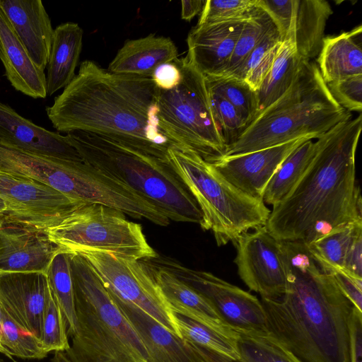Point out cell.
<instances>
[{
    "mask_svg": "<svg viewBox=\"0 0 362 362\" xmlns=\"http://www.w3.org/2000/svg\"><path fill=\"white\" fill-rule=\"evenodd\" d=\"M286 279L278 300L261 298L267 335L303 362H351L354 305L299 242H281Z\"/></svg>",
    "mask_w": 362,
    "mask_h": 362,
    "instance_id": "obj_1",
    "label": "cell"
},
{
    "mask_svg": "<svg viewBox=\"0 0 362 362\" xmlns=\"http://www.w3.org/2000/svg\"><path fill=\"white\" fill-rule=\"evenodd\" d=\"M361 127L359 113L317 139L307 169L288 195L272 206L264 226L277 240L308 245L337 228L362 221L355 167Z\"/></svg>",
    "mask_w": 362,
    "mask_h": 362,
    "instance_id": "obj_2",
    "label": "cell"
},
{
    "mask_svg": "<svg viewBox=\"0 0 362 362\" xmlns=\"http://www.w3.org/2000/svg\"><path fill=\"white\" fill-rule=\"evenodd\" d=\"M157 91L151 76L114 74L86 60L46 111L59 132L100 134L168 161L173 145L159 127Z\"/></svg>",
    "mask_w": 362,
    "mask_h": 362,
    "instance_id": "obj_3",
    "label": "cell"
},
{
    "mask_svg": "<svg viewBox=\"0 0 362 362\" xmlns=\"http://www.w3.org/2000/svg\"><path fill=\"white\" fill-rule=\"evenodd\" d=\"M352 118L331 95L317 63L302 61L287 91L261 112L224 156L244 154L301 138L318 139L337 124Z\"/></svg>",
    "mask_w": 362,
    "mask_h": 362,
    "instance_id": "obj_4",
    "label": "cell"
},
{
    "mask_svg": "<svg viewBox=\"0 0 362 362\" xmlns=\"http://www.w3.org/2000/svg\"><path fill=\"white\" fill-rule=\"evenodd\" d=\"M67 135L83 161L132 189L169 220L201 223L198 205L169 161L100 134Z\"/></svg>",
    "mask_w": 362,
    "mask_h": 362,
    "instance_id": "obj_5",
    "label": "cell"
},
{
    "mask_svg": "<svg viewBox=\"0 0 362 362\" xmlns=\"http://www.w3.org/2000/svg\"><path fill=\"white\" fill-rule=\"evenodd\" d=\"M76 330L65 351L71 362H151L136 330L79 254H71Z\"/></svg>",
    "mask_w": 362,
    "mask_h": 362,
    "instance_id": "obj_6",
    "label": "cell"
},
{
    "mask_svg": "<svg viewBox=\"0 0 362 362\" xmlns=\"http://www.w3.org/2000/svg\"><path fill=\"white\" fill-rule=\"evenodd\" d=\"M168 157L198 205L201 228L211 231L218 246L265 226L271 210L263 201L238 189L199 154L171 146Z\"/></svg>",
    "mask_w": 362,
    "mask_h": 362,
    "instance_id": "obj_7",
    "label": "cell"
},
{
    "mask_svg": "<svg viewBox=\"0 0 362 362\" xmlns=\"http://www.w3.org/2000/svg\"><path fill=\"white\" fill-rule=\"evenodd\" d=\"M174 62L182 80L172 90L158 88L159 127L174 146L192 150L212 163L225 156L227 146L213 115L204 76L186 56Z\"/></svg>",
    "mask_w": 362,
    "mask_h": 362,
    "instance_id": "obj_8",
    "label": "cell"
},
{
    "mask_svg": "<svg viewBox=\"0 0 362 362\" xmlns=\"http://www.w3.org/2000/svg\"><path fill=\"white\" fill-rule=\"evenodd\" d=\"M46 234L61 250L69 253L102 252L134 260L158 256L140 224L117 209L97 203L78 204Z\"/></svg>",
    "mask_w": 362,
    "mask_h": 362,
    "instance_id": "obj_9",
    "label": "cell"
},
{
    "mask_svg": "<svg viewBox=\"0 0 362 362\" xmlns=\"http://www.w3.org/2000/svg\"><path fill=\"white\" fill-rule=\"evenodd\" d=\"M78 254L86 259L113 297L135 305L182 338L175 313L141 260L102 252Z\"/></svg>",
    "mask_w": 362,
    "mask_h": 362,
    "instance_id": "obj_10",
    "label": "cell"
},
{
    "mask_svg": "<svg viewBox=\"0 0 362 362\" xmlns=\"http://www.w3.org/2000/svg\"><path fill=\"white\" fill-rule=\"evenodd\" d=\"M146 260L170 271L204 295L238 334H267L264 309L257 296L211 272L189 269L170 258L158 256Z\"/></svg>",
    "mask_w": 362,
    "mask_h": 362,
    "instance_id": "obj_11",
    "label": "cell"
},
{
    "mask_svg": "<svg viewBox=\"0 0 362 362\" xmlns=\"http://www.w3.org/2000/svg\"><path fill=\"white\" fill-rule=\"evenodd\" d=\"M0 199L6 206L3 220L43 233L81 203L40 182L1 169Z\"/></svg>",
    "mask_w": 362,
    "mask_h": 362,
    "instance_id": "obj_12",
    "label": "cell"
},
{
    "mask_svg": "<svg viewBox=\"0 0 362 362\" xmlns=\"http://www.w3.org/2000/svg\"><path fill=\"white\" fill-rule=\"evenodd\" d=\"M233 244L234 262L247 288L263 298H281L286 286L281 242L262 226L242 234Z\"/></svg>",
    "mask_w": 362,
    "mask_h": 362,
    "instance_id": "obj_13",
    "label": "cell"
},
{
    "mask_svg": "<svg viewBox=\"0 0 362 362\" xmlns=\"http://www.w3.org/2000/svg\"><path fill=\"white\" fill-rule=\"evenodd\" d=\"M274 23L281 41L288 42L302 61H312L321 49L327 22L333 11L325 0H258Z\"/></svg>",
    "mask_w": 362,
    "mask_h": 362,
    "instance_id": "obj_14",
    "label": "cell"
},
{
    "mask_svg": "<svg viewBox=\"0 0 362 362\" xmlns=\"http://www.w3.org/2000/svg\"><path fill=\"white\" fill-rule=\"evenodd\" d=\"M50 294L45 274L0 273V306L20 326L40 339Z\"/></svg>",
    "mask_w": 362,
    "mask_h": 362,
    "instance_id": "obj_15",
    "label": "cell"
},
{
    "mask_svg": "<svg viewBox=\"0 0 362 362\" xmlns=\"http://www.w3.org/2000/svg\"><path fill=\"white\" fill-rule=\"evenodd\" d=\"M307 138L244 154L223 156L211 165L230 183L246 194L262 200L272 177L284 160Z\"/></svg>",
    "mask_w": 362,
    "mask_h": 362,
    "instance_id": "obj_16",
    "label": "cell"
},
{
    "mask_svg": "<svg viewBox=\"0 0 362 362\" xmlns=\"http://www.w3.org/2000/svg\"><path fill=\"white\" fill-rule=\"evenodd\" d=\"M59 250L46 233L0 220V273L46 274Z\"/></svg>",
    "mask_w": 362,
    "mask_h": 362,
    "instance_id": "obj_17",
    "label": "cell"
},
{
    "mask_svg": "<svg viewBox=\"0 0 362 362\" xmlns=\"http://www.w3.org/2000/svg\"><path fill=\"white\" fill-rule=\"evenodd\" d=\"M141 261L148 269L175 313L230 339H238L239 334L221 318L211 303L204 295L170 271L157 267L147 260Z\"/></svg>",
    "mask_w": 362,
    "mask_h": 362,
    "instance_id": "obj_18",
    "label": "cell"
},
{
    "mask_svg": "<svg viewBox=\"0 0 362 362\" xmlns=\"http://www.w3.org/2000/svg\"><path fill=\"white\" fill-rule=\"evenodd\" d=\"M245 22L197 25L188 34L186 57L204 76H222Z\"/></svg>",
    "mask_w": 362,
    "mask_h": 362,
    "instance_id": "obj_19",
    "label": "cell"
},
{
    "mask_svg": "<svg viewBox=\"0 0 362 362\" xmlns=\"http://www.w3.org/2000/svg\"><path fill=\"white\" fill-rule=\"evenodd\" d=\"M0 141L48 156L83 161L69 136L44 129L0 102Z\"/></svg>",
    "mask_w": 362,
    "mask_h": 362,
    "instance_id": "obj_20",
    "label": "cell"
},
{
    "mask_svg": "<svg viewBox=\"0 0 362 362\" xmlns=\"http://www.w3.org/2000/svg\"><path fill=\"white\" fill-rule=\"evenodd\" d=\"M113 298L141 337L151 362H209L200 346L169 332L135 305Z\"/></svg>",
    "mask_w": 362,
    "mask_h": 362,
    "instance_id": "obj_21",
    "label": "cell"
},
{
    "mask_svg": "<svg viewBox=\"0 0 362 362\" xmlns=\"http://www.w3.org/2000/svg\"><path fill=\"white\" fill-rule=\"evenodd\" d=\"M0 6L35 64L47 68L54 30L40 0H0Z\"/></svg>",
    "mask_w": 362,
    "mask_h": 362,
    "instance_id": "obj_22",
    "label": "cell"
},
{
    "mask_svg": "<svg viewBox=\"0 0 362 362\" xmlns=\"http://www.w3.org/2000/svg\"><path fill=\"white\" fill-rule=\"evenodd\" d=\"M0 59L16 90L33 98L47 97L45 71L32 61L1 6Z\"/></svg>",
    "mask_w": 362,
    "mask_h": 362,
    "instance_id": "obj_23",
    "label": "cell"
},
{
    "mask_svg": "<svg viewBox=\"0 0 362 362\" xmlns=\"http://www.w3.org/2000/svg\"><path fill=\"white\" fill-rule=\"evenodd\" d=\"M177 58V49L170 38L150 34L127 41L107 70L118 74L151 76L158 66Z\"/></svg>",
    "mask_w": 362,
    "mask_h": 362,
    "instance_id": "obj_24",
    "label": "cell"
},
{
    "mask_svg": "<svg viewBox=\"0 0 362 362\" xmlns=\"http://www.w3.org/2000/svg\"><path fill=\"white\" fill-rule=\"evenodd\" d=\"M317 63L326 83L362 74V25L325 37Z\"/></svg>",
    "mask_w": 362,
    "mask_h": 362,
    "instance_id": "obj_25",
    "label": "cell"
},
{
    "mask_svg": "<svg viewBox=\"0 0 362 362\" xmlns=\"http://www.w3.org/2000/svg\"><path fill=\"white\" fill-rule=\"evenodd\" d=\"M83 30L76 23H62L54 30L47 65V93L65 88L75 76L83 44Z\"/></svg>",
    "mask_w": 362,
    "mask_h": 362,
    "instance_id": "obj_26",
    "label": "cell"
},
{
    "mask_svg": "<svg viewBox=\"0 0 362 362\" xmlns=\"http://www.w3.org/2000/svg\"><path fill=\"white\" fill-rule=\"evenodd\" d=\"M301 62L294 47L288 42L282 41L271 69L256 91L257 116L287 91Z\"/></svg>",
    "mask_w": 362,
    "mask_h": 362,
    "instance_id": "obj_27",
    "label": "cell"
},
{
    "mask_svg": "<svg viewBox=\"0 0 362 362\" xmlns=\"http://www.w3.org/2000/svg\"><path fill=\"white\" fill-rule=\"evenodd\" d=\"M317 142L307 139L284 160L269 180L262 197L266 205L281 202L291 191L311 162Z\"/></svg>",
    "mask_w": 362,
    "mask_h": 362,
    "instance_id": "obj_28",
    "label": "cell"
},
{
    "mask_svg": "<svg viewBox=\"0 0 362 362\" xmlns=\"http://www.w3.org/2000/svg\"><path fill=\"white\" fill-rule=\"evenodd\" d=\"M71 254L59 250L53 257L46 273L51 292L67 324L68 334L76 330L74 293L71 272Z\"/></svg>",
    "mask_w": 362,
    "mask_h": 362,
    "instance_id": "obj_29",
    "label": "cell"
},
{
    "mask_svg": "<svg viewBox=\"0 0 362 362\" xmlns=\"http://www.w3.org/2000/svg\"><path fill=\"white\" fill-rule=\"evenodd\" d=\"M204 78L208 90L231 103L239 111L247 127L255 119L257 114L256 92L245 81L227 76Z\"/></svg>",
    "mask_w": 362,
    "mask_h": 362,
    "instance_id": "obj_30",
    "label": "cell"
},
{
    "mask_svg": "<svg viewBox=\"0 0 362 362\" xmlns=\"http://www.w3.org/2000/svg\"><path fill=\"white\" fill-rule=\"evenodd\" d=\"M0 343L8 358L42 359L47 356L40 339L20 326L1 306Z\"/></svg>",
    "mask_w": 362,
    "mask_h": 362,
    "instance_id": "obj_31",
    "label": "cell"
},
{
    "mask_svg": "<svg viewBox=\"0 0 362 362\" xmlns=\"http://www.w3.org/2000/svg\"><path fill=\"white\" fill-rule=\"evenodd\" d=\"M362 229V221L337 228L307 246L310 253L323 266L342 269L346 253L356 233Z\"/></svg>",
    "mask_w": 362,
    "mask_h": 362,
    "instance_id": "obj_32",
    "label": "cell"
},
{
    "mask_svg": "<svg viewBox=\"0 0 362 362\" xmlns=\"http://www.w3.org/2000/svg\"><path fill=\"white\" fill-rule=\"evenodd\" d=\"M175 314L182 339L218 354L240 359L237 340L221 334L187 317Z\"/></svg>",
    "mask_w": 362,
    "mask_h": 362,
    "instance_id": "obj_33",
    "label": "cell"
},
{
    "mask_svg": "<svg viewBox=\"0 0 362 362\" xmlns=\"http://www.w3.org/2000/svg\"><path fill=\"white\" fill-rule=\"evenodd\" d=\"M237 347L243 362H303L267 334H239Z\"/></svg>",
    "mask_w": 362,
    "mask_h": 362,
    "instance_id": "obj_34",
    "label": "cell"
},
{
    "mask_svg": "<svg viewBox=\"0 0 362 362\" xmlns=\"http://www.w3.org/2000/svg\"><path fill=\"white\" fill-rule=\"evenodd\" d=\"M274 24L262 7L256 16L245 21L228 67L222 76H232Z\"/></svg>",
    "mask_w": 362,
    "mask_h": 362,
    "instance_id": "obj_35",
    "label": "cell"
},
{
    "mask_svg": "<svg viewBox=\"0 0 362 362\" xmlns=\"http://www.w3.org/2000/svg\"><path fill=\"white\" fill-rule=\"evenodd\" d=\"M258 0H207L197 25L247 21L259 11Z\"/></svg>",
    "mask_w": 362,
    "mask_h": 362,
    "instance_id": "obj_36",
    "label": "cell"
},
{
    "mask_svg": "<svg viewBox=\"0 0 362 362\" xmlns=\"http://www.w3.org/2000/svg\"><path fill=\"white\" fill-rule=\"evenodd\" d=\"M40 341L47 354L65 352L70 347L66 321L52 292L44 314Z\"/></svg>",
    "mask_w": 362,
    "mask_h": 362,
    "instance_id": "obj_37",
    "label": "cell"
},
{
    "mask_svg": "<svg viewBox=\"0 0 362 362\" xmlns=\"http://www.w3.org/2000/svg\"><path fill=\"white\" fill-rule=\"evenodd\" d=\"M213 115L227 147L233 144L247 124L239 111L222 96L209 90Z\"/></svg>",
    "mask_w": 362,
    "mask_h": 362,
    "instance_id": "obj_38",
    "label": "cell"
},
{
    "mask_svg": "<svg viewBox=\"0 0 362 362\" xmlns=\"http://www.w3.org/2000/svg\"><path fill=\"white\" fill-rule=\"evenodd\" d=\"M335 101L349 112L362 110V74L326 83Z\"/></svg>",
    "mask_w": 362,
    "mask_h": 362,
    "instance_id": "obj_39",
    "label": "cell"
},
{
    "mask_svg": "<svg viewBox=\"0 0 362 362\" xmlns=\"http://www.w3.org/2000/svg\"><path fill=\"white\" fill-rule=\"evenodd\" d=\"M326 268L332 275L340 290L353 305L358 310L362 311V279L353 276L340 269Z\"/></svg>",
    "mask_w": 362,
    "mask_h": 362,
    "instance_id": "obj_40",
    "label": "cell"
},
{
    "mask_svg": "<svg viewBox=\"0 0 362 362\" xmlns=\"http://www.w3.org/2000/svg\"><path fill=\"white\" fill-rule=\"evenodd\" d=\"M151 77L158 89L170 90L180 83L182 74L177 65L172 62L158 66Z\"/></svg>",
    "mask_w": 362,
    "mask_h": 362,
    "instance_id": "obj_41",
    "label": "cell"
},
{
    "mask_svg": "<svg viewBox=\"0 0 362 362\" xmlns=\"http://www.w3.org/2000/svg\"><path fill=\"white\" fill-rule=\"evenodd\" d=\"M342 270L362 279V229L354 236L346 253Z\"/></svg>",
    "mask_w": 362,
    "mask_h": 362,
    "instance_id": "obj_42",
    "label": "cell"
},
{
    "mask_svg": "<svg viewBox=\"0 0 362 362\" xmlns=\"http://www.w3.org/2000/svg\"><path fill=\"white\" fill-rule=\"evenodd\" d=\"M281 43V42L269 50L259 62L245 76L244 81L255 92L271 69Z\"/></svg>",
    "mask_w": 362,
    "mask_h": 362,
    "instance_id": "obj_43",
    "label": "cell"
},
{
    "mask_svg": "<svg viewBox=\"0 0 362 362\" xmlns=\"http://www.w3.org/2000/svg\"><path fill=\"white\" fill-rule=\"evenodd\" d=\"M350 360L362 362V311L355 307L350 320Z\"/></svg>",
    "mask_w": 362,
    "mask_h": 362,
    "instance_id": "obj_44",
    "label": "cell"
},
{
    "mask_svg": "<svg viewBox=\"0 0 362 362\" xmlns=\"http://www.w3.org/2000/svg\"><path fill=\"white\" fill-rule=\"evenodd\" d=\"M205 2L206 1L204 0L182 1V19L190 21L196 15L202 12Z\"/></svg>",
    "mask_w": 362,
    "mask_h": 362,
    "instance_id": "obj_45",
    "label": "cell"
},
{
    "mask_svg": "<svg viewBox=\"0 0 362 362\" xmlns=\"http://www.w3.org/2000/svg\"><path fill=\"white\" fill-rule=\"evenodd\" d=\"M201 347V346H200ZM209 362H243L240 359H233L201 347Z\"/></svg>",
    "mask_w": 362,
    "mask_h": 362,
    "instance_id": "obj_46",
    "label": "cell"
},
{
    "mask_svg": "<svg viewBox=\"0 0 362 362\" xmlns=\"http://www.w3.org/2000/svg\"><path fill=\"white\" fill-rule=\"evenodd\" d=\"M52 362H71L64 351H55Z\"/></svg>",
    "mask_w": 362,
    "mask_h": 362,
    "instance_id": "obj_47",
    "label": "cell"
},
{
    "mask_svg": "<svg viewBox=\"0 0 362 362\" xmlns=\"http://www.w3.org/2000/svg\"><path fill=\"white\" fill-rule=\"evenodd\" d=\"M6 212V206L4 202L0 199V220L4 218Z\"/></svg>",
    "mask_w": 362,
    "mask_h": 362,
    "instance_id": "obj_48",
    "label": "cell"
},
{
    "mask_svg": "<svg viewBox=\"0 0 362 362\" xmlns=\"http://www.w3.org/2000/svg\"><path fill=\"white\" fill-rule=\"evenodd\" d=\"M1 309H0V338H1ZM0 353L5 355L6 357L8 358V354L6 351L3 349V347L1 345L0 343Z\"/></svg>",
    "mask_w": 362,
    "mask_h": 362,
    "instance_id": "obj_49",
    "label": "cell"
},
{
    "mask_svg": "<svg viewBox=\"0 0 362 362\" xmlns=\"http://www.w3.org/2000/svg\"><path fill=\"white\" fill-rule=\"evenodd\" d=\"M0 362H5V361H4V359H2V358L0 357Z\"/></svg>",
    "mask_w": 362,
    "mask_h": 362,
    "instance_id": "obj_50",
    "label": "cell"
}]
</instances>
